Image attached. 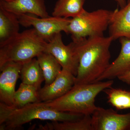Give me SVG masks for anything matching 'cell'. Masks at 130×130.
<instances>
[{"label": "cell", "mask_w": 130, "mask_h": 130, "mask_svg": "<svg viewBox=\"0 0 130 130\" xmlns=\"http://www.w3.org/2000/svg\"><path fill=\"white\" fill-rule=\"evenodd\" d=\"M47 42L34 28L24 31L0 46V67L7 62L24 64L46 51Z\"/></svg>", "instance_id": "obj_4"}, {"label": "cell", "mask_w": 130, "mask_h": 130, "mask_svg": "<svg viewBox=\"0 0 130 130\" xmlns=\"http://www.w3.org/2000/svg\"><path fill=\"white\" fill-rule=\"evenodd\" d=\"M112 79L92 83L74 85L66 94L51 101L43 102L47 106L59 111L92 115L96 107V97L105 89L111 87Z\"/></svg>", "instance_id": "obj_3"}, {"label": "cell", "mask_w": 130, "mask_h": 130, "mask_svg": "<svg viewBox=\"0 0 130 130\" xmlns=\"http://www.w3.org/2000/svg\"><path fill=\"white\" fill-rule=\"evenodd\" d=\"M112 12L104 9L91 12L85 9L71 18L66 33L71 35L72 41L84 38L104 36L108 29Z\"/></svg>", "instance_id": "obj_5"}, {"label": "cell", "mask_w": 130, "mask_h": 130, "mask_svg": "<svg viewBox=\"0 0 130 130\" xmlns=\"http://www.w3.org/2000/svg\"><path fill=\"white\" fill-rule=\"evenodd\" d=\"M86 0H58L56 2L53 16L72 18L83 11Z\"/></svg>", "instance_id": "obj_17"}, {"label": "cell", "mask_w": 130, "mask_h": 130, "mask_svg": "<svg viewBox=\"0 0 130 130\" xmlns=\"http://www.w3.org/2000/svg\"><path fill=\"white\" fill-rule=\"evenodd\" d=\"M23 64L7 62L0 67V101L8 106L14 105L16 82L19 77Z\"/></svg>", "instance_id": "obj_9"}, {"label": "cell", "mask_w": 130, "mask_h": 130, "mask_svg": "<svg viewBox=\"0 0 130 130\" xmlns=\"http://www.w3.org/2000/svg\"><path fill=\"white\" fill-rule=\"evenodd\" d=\"M113 40L109 36L84 38L71 42L78 61L74 85L96 82L110 65V46Z\"/></svg>", "instance_id": "obj_1"}, {"label": "cell", "mask_w": 130, "mask_h": 130, "mask_svg": "<svg viewBox=\"0 0 130 130\" xmlns=\"http://www.w3.org/2000/svg\"><path fill=\"white\" fill-rule=\"evenodd\" d=\"M108 29L109 36L113 40L130 38V0L124 7L112 11Z\"/></svg>", "instance_id": "obj_13"}, {"label": "cell", "mask_w": 130, "mask_h": 130, "mask_svg": "<svg viewBox=\"0 0 130 130\" xmlns=\"http://www.w3.org/2000/svg\"><path fill=\"white\" fill-rule=\"evenodd\" d=\"M0 7L19 18L26 14H34L41 18L49 16L44 0H15L11 2L1 1Z\"/></svg>", "instance_id": "obj_11"}, {"label": "cell", "mask_w": 130, "mask_h": 130, "mask_svg": "<svg viewBox=\"0 0 130 130\" xmlns=\"http://www.w3.org/2000/svg\"><path fill=\"white\" fill-rule=\"evenodd\" d=\"M93 130H130V112L119 114L97 107L91 115Z\"/></svg>", "instance_id": "obj_7"}, {"label": "cell", "mask_w": 130, "mask_h": 130, "mask_svg": "<svg viewBox=\"0 0 130 130\" xmlns=\"http://www.w3.org/2000/svg\"><path fill=\"white\" fill-rule=\"evenodd\" d=\"M103 91L107 95L108 102L116 109H130V91L111 86Z\"/></svg>", "instance_id": "obj_20"}, {"label": "cell", "mask_w": 130, "mask_h": 130, "mask_svg": "<svg viewBox=\"0 0 130 130\" xmlns=\"http://www.w3.org/2000/svg\"><path fill=\"white\" fill-rule=\"evenodd\" d=\"M123 83L130 85V69L118 78Z\"/></svg>", "instance_id": "obj_21"}, {"label": "cell", "mask_w": 130, "mask_h": 130, "mask_svg": "<svg viewBox=\"0 0 130 130\" xmlns=\"http://www.w3.org/2000/svg\"><path fill=\"white\" fill-rule=\"evenodd\" d=\"M118 3V5L121 8L124 7L126 5V2L125 0H114Z\"/></svg>", "instance_id": "obj_22"}, {"label": "cell", "mask_w": 130, "mask_h": 130, "mask_svg": "<svg viewBox=\"0 0 130 130\" xmlns=\"http://www.w3.org/2000/svg\"><path fill=\"white\" fill-rule=\"evenodd\" d=\"M40 102L41 101L39 97V90L34 86L21 83L14 94L13 106L21 107Z\"/></svg>", "instance_id": "obj_19"}, {"label": "cell", "mask_w": 130, "mask_h": 130, "mask_svg": "<svg viewBox=\"0 0 130 130\" xmlns=\"http://www.w3.org/2000/svg\"><path fill=\"white\" fill-rule=\"evenodd\" d=\"M81 114L59 111L46 106L42 102L21 107L0 103V130L20 129L23 125L35 120L63 121H75L84 116Z\"/></svg>", "instance_id": "obj_2"}, {"label": "cell", "mask_w": 130, "mask_h": 130, "mask_svg": "<svg viewBox=\"0 0 130 130\" xmlns=\"http://www.w3.org/2000/svg\"><path fill=\"white\" fill-rule=\"evenodd\" d=\"M20 74L22 83L34 86L40 90L44 79L37 59L33 58L23 64Z\"/></svg>", "instance_id": "obj_15"}, {"label": "cell", "mask_w": 130, "mask_h": 130, "mask_svg": "<svg viewBox=\"0 0 130 130\" xmlns=\"http://www.w3.org/2000/svg\"><path fill=\"white\" fill-rule=\"evenodd\" d=\"M45 52L53 55L62 69L76 76L79 64L78 59L71 43L67 45L64 44L61 32L47 42Z\"/></svg>", "instance_id": "obj_8"}, {"label": "cell", "mask_w": 130, "mask_h": 130, "mask_svg": "<svg viewBox=\"0 0 130 130\" xmlns=\"http://www.w3.org/2000/svg\"><path fill=\"white\" fill-rule=\"evenodd\" d=\"M121 45L118 56L96 81L111 80L118 78L130 69V38L121 37L119 39Z\"/></svg>", "instance_id": "obj_12"}, {"label": "cell", "mask_w": 130, "mask_h": 130, "mask_svg": "<svg viewBox=\"0 0 130 130\" xmlns=\"http://www.w3.org/2000/svg\"><path fill=\"white\" fill-rule=\"evenodd\" d=\"M43 73L45 85L50 84L62 70V67L53 55L48 52H42L37 57Z\"/></svg>", "instance_id": "obj_16"}, {"label": "cell", "mask_w": 130, "mask_h": 130, "mask_svg": "<svg viewBox=\"0 0 130 130\" xmlns=\"http://www.w3.org/2000/svg\"><path fill=\"white\" fill-rule=\"evenodd\" d=\"M31 14L21 15L19 18L20 25L25 27L32 26L38 35L46 41H49L58 33L66 32L71 18L48 16L38 18Z\"/></svg>", "instance_id": "obj_6"}, {"label": "cell", "mask_w": 130, "mask_h": 130, "mask_svg": "<svg viewBox=\"0 0 130 130\" xmlns=\"http://www.w3.org/2000/svg\"><path fill=\"white\" fill-rule=\"evenodd\" d=\"M40 129L50 130H93L91 115H84L78 120L63 121H52L44 126H41Z\"/></svg>", "instance_id": "obj_18"}, {"label": "cell", "mask_w": 130, "mask_h": 130, "mask_svg": "<svg viewBox=\"0 0 130 130\" xmlns=\"http://www.w3.org/2000/svg\"><path fill=\"white\" fill-rule=\"evenodd\" d=\"M20 25L18 16L0 7V46L18 34Z\"/></svg>", "instance_id": "obj_14"}, {"label": "cell", "mask_w": 130, "mask_h": 130, "mask_svg": "<svg viewBox=\"0 0 130 130\" xmlns=\"http://www.w3.org/2000/svg\"><path fill=\"white\" fill-rule=\"evenodd\" d=\"M75 77L70 72L62 69L51 83L44 85L39 90L41 101H51L66 94L74 86Z\"/></svg>", "instance_id": "obj_10"}, {"label": "cell", "mask_w": 130, "mask_h": 130, "mask_svg": "<svg viewBox=\"0 0 130 130\" xmlns=\"http://www.w3.org/2000/svg\"><path fill=\"white\" fill-rule=\"evenodd\" d=\"M1 1H4L6 2H11L15 0H1Z\"/></svg>", "instance_id": "obj_23"}]
</instances>
